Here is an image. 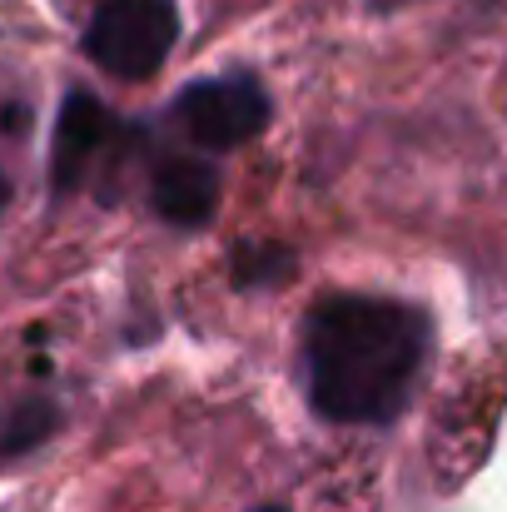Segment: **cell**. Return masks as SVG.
Segmentation results:
<instances>
[{
    "label": "cell",
    "instance_id": "obj_2",
    "mask_svg": "<svg viewBox=\"0 0 507 512\" xmlns=\"http://www.w3.org/2000/svg\"><path fill=\"white\" fill-rule=\"evenodd\" d=\"M179 40L174 0H105L85 30V55L115 80H150Z\"/></svg>",
    "mask_w": 507,
    "mask_h": 512
},
{
    "label": "cell",
    "instance_id": "obj_1",
    "mask_svg": "<svg viewBox=\"0 0 507 512\" xmlns=\"http://www.w3.org/2000/svg\"><path fill=\"white\" fill-rule=\"evenodd\" d=\"M428 343H433V324L413 304L378 299V294L324 299L304 324L314 408L334 423L398 418L428 363Z\"/></svg>",
    "mask_w": 507,
    "mask_h": 512
},
{
    "label": "cell",
    "instance_id": "obj_8",
    "mask_svg": "<svg viewBox=\"0 0 507 512\" xmlns=\"http://www.w3.org/2000/svg\"><path fill=\"white\" fill-rule=\"evenodd\" d=\"M378 5H403V0H378Z\"/></svg>",
    "mask_w": 507,
    "mask_h": 512
},
{
    "label": "cell",
    "instance_id": "obj_3",
    "mask_svg": "<svg viewBox=\"0 0 507 512\" xmlns=\"http://www.w3.org/2000/svg\"><path fill=\"white\" fill-rule=\"evenodd\" d=\"M174 115L184 135L204 150H234L254 140L269 125V95L249 75H224V80H199L174 100Z\"/></svg>",
    "mask_w": 507,
    "mask_h": 512
},
{
    "label": "cell",
    "instance_id": "obj_4",
    "mask_svg": "<svg viewBox=\"0 0 507 512\" xmlns=\"http://www.w3.org/2000/svg\"><path fill=\"white\" fill-rule=\"evenodd\" d=\"M105 135H110V115L100 110L95 95L85 90H70L65 95V110H60V125H55V155H50V184L55 189H75L90 160L105 150Z\"/></svg>",
    "mask_w": 507,
    "mask_h": 512
},
{
    "label": "cell",
    "instance_id": "obj_5",
    "mask_svg": "<svg viewBox=\"0 0 507 512\" xmlns=\"http://www.w3.org/2000/svg\"><path fill=\"white\" fill-rule=\"evenodd\" d=\"M219 204V179L199 160H165L155 170V209L174 224H204Z\"/></svg>",
    "mask_w": 507,
    "mask_h": 512
},
{
    "label": "cell",
    "instance_id": "obj_6",
    "mask_svg": "<svg viewBox=\"0 0 507 512\" xmlns=\"http://www.w3.org/2000/svg\"><path fill=\"white\" fill-rule=\"evenodd\" d=\"M50 428H55V408H50V403H25V408L10 418V428L0 433V458L35 448V443H40Z\"/></svg>",
    "mask_w": 507,
    "mask_h": 512
},
{
    "label": "cell",
    "instance_id": "obj_9",
    "mask_svg": "<svg viewBox=\"0 0 507 512\" xmlns=\"http://www.w3.org/2000/svg\"><path fill=\"white\" fill-rule=\"evenodd\" d=\"M259 512H279V508H259Z\"/></svg>",
    "mask_w": 507,
    "mask_h": 512
},
{
    "label": "cell",
    "instance_id": "obj_7",
    "mask_svg": "<svg viewBox=\"0 0 507 512\" xmlns=\"http://www.w3.org/2000/svg\"><path fill=\"white\" fill-rule=\"evenodd\" d=\"M5 199H10V189H5V174H0V214H5Z\"/></svg>",
    "mask_w": 507,
    "mask_h": 512
}]
</instances>
